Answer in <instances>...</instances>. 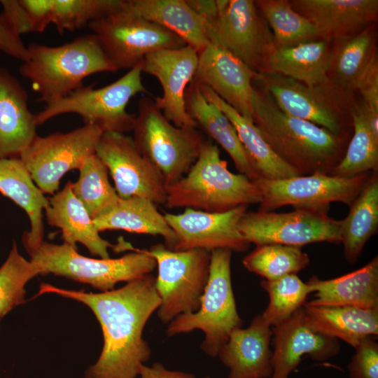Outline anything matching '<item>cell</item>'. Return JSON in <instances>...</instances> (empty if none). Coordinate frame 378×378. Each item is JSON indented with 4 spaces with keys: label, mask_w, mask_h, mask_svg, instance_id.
I'll return each mask as SVG.
<instances>
[{
    "label": "cell",
    "mask_w": 378,
    "mask_h": 378,
    "mask_svg": "<svg viewBox=\"0 0 378 378\" xmlns=\"http://www.w3.org/2000/svg\"><path fill=\"white\" fill-rule=\"evenodd\" d=\"M54 293L88 306L99 321L104 344L84 378H136L150 358L144 327L160 304L155 278L148 274L117 289L99 293L67 290L41 284L37 296Z\"/></svg>",
    "instance_id": "cell-1"
},
{
    "label": "cell",
    "mask_w": 378,
    "mask_h": 378,
    "mask_svg": "<svg viewBox=\"0 0 378 378\" xmlns=\"http://www.w3.org/2000/svg\"><path fill=\"white\" fill-rule=\"evenodd\" d=\"M255 87L253 122L276 155L300 175L330 174L342 159L349 139L284 113Z\"/></svg>",
    "instance_id": "cell-2"
},
{
    "label": "cell",
    "mask_w": 378,
    "mask_h": 378,
    "mask_svg": "<svg viewBox=\"0 0 378 378\" xmlns=\"http://www.w3.org/2000/svg\"><path fill=\"white\" fill-rule=\"evenodd\" d=\"M29 59L19 68L46 104L65 97L82 87L83 80L99 72H114L97 38L92 34L79 36L58 46L31 43Z\"/></svg>",
    "instance_id": "cell-3"
},
{
    "label": "cell",
    "mask_w": 378,
    "mask_h": 378,
    "mask_svg": "<svg viewBox=\"0 0 378 378\" xmlns=\"http://www.w3.org/2000/svg\"><path fill=\"white\" fill-rule=\"evenodd\" d=\"M166 192V208L184 207L211 213L261 202L260 191L254 181L242 174L230 172L227 162L220 158L218 147L209 140H205L188 173L167 186Z\"/></svg>",
    "instance_id": "cell-4"
},
{
    "label": "cell",
    "mask_w": 378,
    "mask_h": 378,
    "mask_svg": "<svg viewBox=\"0 0 378 378\" xmlns=\"http://www.w3.org/2000/svg\"><path fill=\"white\" fill-rule=\"evenodd\" d=\"M255 85L266 92L284 113L311 122L339 136L349 138L357 106L354 91L329 78L307 85L280 74H256Z\"/></svg>",
    "instance_id": "cell-5"
},
{
    "label": "cell",
    "mask_w": 378,
    "mask_h": 378,
    "mask_svg": "<svg viewBox=\"0 0 378 378\" xmlns=\"http://www.w3.org/2000/svg\"><path fill=\"white\" fill-rule=\"evenodd\" d=\"M37 266L39 275L52 274L75 281L87 284L100 292L114 289L119 282H129L152 272L155 259L147 249L117 258H93L80 254L77 248L65 243L57 244L42 241L27 251Z\"/></svg>",
    "instance_id": "cell-6"
},
{
    "label": "cell",
    "mask_w": 378,
    "mask_h": 378,
    "mask_svg": "<svg viewBox=\"0 0 378 378\" xmlns=\"http://www.w3.org/2000/svg\"><path fill=\"white\" fill-rule=\"evenodd\" d=\"M232 253L227 248L211 251L209 278L199 309L176 316L166 330L169 337L202 330L204 340L200 348L212 357L217 356L230 333L242 326L232 287Z\"/></svg>",
    "instance_id": "cell-7"
},
{
    "label": "cell",
    "mask_w": 378,
    "mask_h": 378,
    "mask_svg": "<svg viewBox=\"0 0 378 378\" xmlns=\"http://www.w3.org/2000/svg\"><path fill=\"white\" fill-rule=\"evenodd\" d=\"M141 74L142 62L102 88L83 85L65 97L46 104L35 114L36 123L38 126L57 115L76 113L85 125H94L103 133L132 131L136 116L127 111V106L136 94H149L142 83Z\"/></svg>",
    "instance_id": "cell-8"
},
{
    "label": "cell",
    "mask_w": 378,
    "mask_h": 378,
    "mask_svg": "<svg viewBox=\"0 0 378 378\" xmlns=\"http://www.w3.org/2000/svg\"><path fill=\"white\" fill-rule=\"evenodd\" d=\"M136 116V148L160 171L166 187L178 181L197 160L205 139L195 127L173 125L151 98L139 101Z\"/></svg>",
    "instance_id": "cell-9"
},
{
    "label": "cell",
    "mask_w": 378,
    "mask_h": 378,
    "mask_svg": "<svg viewBox=\"0 0 378 378\" xmlns=\"http://www.w3.org/2000/svg\"><path fill=\"white\" fill-rule=\"evenodd\" d=\"M147 252L158 268L159 319L168 324L181 314L196 312L209 278L211 252L201 248L176 251L162 244L153 245Z\"/></svg>",
    "instance_id": "cell-10"
},
{
    "label": "cell",
    "mask_w": 378,
    "mask_h": 378,
    "mask_svg": "<svg viewBox=\"0 0 378 378\" xmlns=\"http://www.w3.org/2000/svg\"><path fill=\"white\" fill-rule=\"evenodd\" d=\"M88 27L117 71L134 68L155 51L186 46L176 34L136 14L128 0L122 8L92 21Z\"/></svg>",
    "instance_id": "cell-11"
},
{
    "label": "cell",
    "mask_w": 378,
    "mask_h": 378,
    "mask_svg": "<svg viewBox=\"0 0 378 378\" xmlns=\"http://www.w3.org/2000/svg\"><path fill=\"white\" fill-rule=\"evenodd\" d=\"M370 173L340 177L316 173L281 179L259 178L254 181L261 193L258 211H272L284 206L328 211L332 202L349 206L364 188Z\"/></svg>",
    "instance_id": "cell-12"
},
{
    "label": "cell",
    "mask_w": 378,
    "mask_h": 378,
    "mask_svg": "<svg viewBox=\"0 0 378 378\" xmlns=\"http://www.w3.org/2000/svg\"><path fill=\"white\" fill-rule=\"evenodd\" d=\"M102 133L94 125H84L68 132L37 135L19 158L41 192L53 195L62 177L71 170H78L95 153Z\"/></svg>",
    "instance_id": "cell-13"
},
{
    "label": "cell",
    "mask_w": 378,
    "mask_h": 378,
    "mask_svg": "<svg viewBox=\"0 0 378 378\" xmlns=\"http://www.w3.org/2000/svg\"><path fill=\"white\" fill-rule=\"evenodd\" d=\"M249 244H278L302 247L316 242L340 243V220L323 210L296 209L293 211H246L238 225Z\"/></svg>",
    "instance_id": "cell-14"
},
{
    "label": "cell",
    "mask_w": 378,
    "mask_h": 378,
    "mask_svg": "<svg viewBox=\"0 0 378 378\" xmlns=\"http://www.w3.org/2000/svg\"><path fill=\"white\" fill-rule=\"evenodd\" d=\"M216 21L206 28L210 42L224 48L259 74L274 48L273 35L253 0H216Z\"/></svg>",
    "instance_id": "cell-15"
},
{
    "label": "cell",
    "mask_w": 378,
    "mask_h": 378,
    "mask_svg": "<svg viewBox=\"0 0 378 378\" xmlns=\"http://www.w3.org/2000/svg\"><path fill=\"white\" fill-rule=\"evenodd\" d=\"M95 154L106 166L122 199L146 198L164 204L166 184L156 167L136 148L133 138L124 133H102Z\"/></svg>",
    "instance_id": "cell-16"
},
{
    "label": "cell",
    "mask_w": 378,
    "mask_h": 378,
    "mask_svg": "<svg viewBox=\"0 0 378 378\" xmlns=\"http://www.w3.org/2000/svg\"><path fill=\"white\" fill-rule=\"evenodd\" d=\"M248 206H239L221 213L186 208L182 214L164 212V216L174 232V250L201 248L209 252L219 248L243 252L249 248L238 225Z\"/></svg>",
    "instance_id": "cell-17"
},
{
    "label": "cell",
    "mask_w": 378,
    "mask_h": 378,
    "mask_svg": "<svg viewBox=\"0 0 378 378\" xmlns=\"http://www.w3.org/2000/svg\"><path fill=\"white\" fill-rule=\"evenodd\" d=\"M197 65L198 52L187 45L155 51L142 61V73L157 78L162 88V96L154 99L156 106L178 127H197L185 102L186 90L193 80Z\"/></svg>",
    "instance_id": "cell-18"
},
{
    "label": "cell",
    "mask_w": 378,
    "mask_h": 378,
    "mask_svg": "<svg viewBox=\"0 0 378 378\" xmlns=\"http://www.w3.org/2000/svg\"><path fill=\"white\" fill-rule=\"evenodd\" d=\"M255 74L228 50L210 42L198 53L193 80L209 87L237 113L253 122Z\"/></svg>",
    "instance_id": "cell-19"
},
{
    "label": "cell",
    "mask_w": 378,
    "mask_h": 378,
    "mask_svg": "<svg viewBox=\"0 0 378 378\" xmlns=\"http://www.w3.org/2000/svg\"><path fill=\"white\" fill-rule=\"evenodd\" d=\"M272 330L274 350L270 378H288L305 355L314 360L324 361L340 350L337 339L313 329L305 317L303 306Z\"/></svg>",
    "instance_id": "cell-20"
},
{
    "label": "cell",
    "mask_w": 378,
    "mask_h": 378,
    "mask_svg": "<svg viewBox=\"0 0 378 378\" xmlns=\"http://www.w3.org/2000/svg\"><path fill=\"white\" fill-rule=\"evenodd\" d=\"M272 336L270 326L260 314L248 328L234 330L217 355L230 370L227 378H270Z\"/></svg>",
    "instance_id": "cell-21"
},
{
    "label": "cell",
    "mask_w": 378,
    "mask_h": 378,
    "mask_svg": "<svg viewBox=\"0 0 378 378\" xmlns=\"http://www.w3.org/2000/svg\"><path fill=\"white\" fill-rule=\"evenodd\" d=\"M291 6L309 19L321 38L333 41L354 35L373 24L377 0H292Z\"/></svg>",
    "instance_id": "cell-22"
},
{
    "label": "cell",
    "mask_w": 378,
    "mask_h": 378,
    "mask_svg": "<svg viewBox=\"0 0 378 378\" xmlns=\"http://www.w3.org/2000/svg\"><path fill=\"white\" fill-rule=\"evenodd\" d=\"M28 98L18 79L0 67V158H19L38 135Z\"/></svg>",
    "instance_id": "cell-23"
},
{
    "label": "cell",
    "mask_w": 378,
    "mask_h": 378,
    "mask_svg": "<svg viewBox=\"0 0 378 378\" xmlns=\"http://www.w3.org/2000/svg\"><path fill=\"white\" fill-rule=\"evenodd\" d=\"M48 205L44 210L49 225L61 230L65 243L76 248V244L84 245L93 255L108 258V248H117L103 239L94 220L72 190V181H68L60 191L48 197Z\"/></svg>",
    "instance_id": "cell-24"
},
{
    "label": "cell",
    "mask_w": 378,
    "mask_h": 378,
    "mask_svg": "<svg viewBox=\"0 0 378 378\" xmlns=\"http://www.w3.org/2000/svg\"><path fill=\"white\" fill-rule=\"evenodd\" d=\"M185 102L188 113L197 127L228 153L237 171L251 181L260 178L231 121L216 105L206 99L193 80L186 90Z\"/></svg>",
    "instance_id": "cell-25"
},
{
    "label": "cell",
    "mask_w": 378,
    "mask_h": 378,
    "mask_svg": "<svg viewBox=\"0 0 378 378\" xmlns=\"http://www.w3.org/2000/svg\"><path fill=\"white\" fill-rule=\"evenodd\" d=\"M307 284L316 293L307 304L378 309V257L340 277L321 280L313 276Z\"/></svg>",
    "instance_id": "cell-26"
},
{
    "label": "cell",
    "mask_w": 378,
    "mask_h": 378,
    "mask_svg": "<svg viewBox=\"0 0 378 378\" xmlns=\"http://www.w3.org/2000/svg\"><path fill=\"white\" fill-rule=\"evenodd\" d=\"M0 192L29 218L30 229L22 239L26 251L36 246L43 240V212L49 202L20 158H0Z\"/></svg>",
    "instance_id": "cell-27"
},
{
    "label": "cell",
    "mask_w": 378,
    "mask_h": 378,
    "mask_svg": "<svg viewBox=\"0 0 378 378\" xmlns=\"http://www.w3.org/2000/svg\"><path fill=\"white\" fill-rule=\"evenodd\" d=\"M332 41L320 38L293 46L273 48L265 57L260 73L280 74L307 85L326 82Z\"/></svg>",
    "instance_id": "cell-28"
},
{
    "label": "cell",
    "mask_w": 378,
    "mask_h": 378,
    "mask_svg": "<svg viewBox=\"0 0 378 378\" xmlns=\"http://www.w3.org/2000/svg\"><path fill=\"white\" fill-rule=\"evenodd\" d=\"M305 317L316 332L340 339L353 347L378 335V309L349 306L303 305Z\"/></svg>",
    "instance_id": "cell-29"
},
{
    "label": "cell",
    "mask_w": 378,
    "mask_h": 378,
    "mask_svg": "<svg viewBox=\"0 0 378 378\" xmlns=\"http://www.w3.org/2000/svg\"><path fill=\"white\" fill-rule=\"evenodd\" d=\"M99 232L121 230L131 233L161 236L164 245L174 250L176 237L164 214L150 200L141 197H120L107 212L94 219Z\"/></svg>",
    "instance_id": "cell-30"
},
{
    "label": "cell",
    "mask_w": 378,
    "mask_h": 378,
    "mask_svg": "<svg viewBox=\"0 0 378 378\" xmlns=\"http://www.w3.org/2000/svg\"><path fill=\"white\" fill-rule=\"evenodd\" d=\"M132 9L182 38L198 53L209 43L206 25L186 0H128Z\"/></svg>",
    "instance_id": "cell-31"
},
{
    "label": "cell",
    "mask_w": 378,
    "mask_h": 378,
    "mask_svg": "<svg viewBox=\"0 0 378 378\" xmlns=\"http://www.w3.org/2000/svg\"><path fill=\"white\" fill-rule=\"evenodd\" d=\"M197 84L206 99L216 105L231 121L260 178L281 179L301 176L276 155L252 121L237 113L209 87Z\"/></svg>",
    "instance_id": "cell-32"
},
{
    "label": "cell",
    "mask_w": 378,
    "mask_h": 378,
    "mask_svg": "<svg viewBox=\"0 0 378 378\" xmlns=\"http://www.w3.org/2000/svg\"><path fill=\"white\" fill-rule=\"evenodd\" d=\"M340 220V243L346 260L355 263L378 230V171L371 172L360 193Z\"/></svg>",
    "instance_id": "cell-33"
},
{
    "label": "cell",
    "mask_w": 378,
    "mask_h": 378,
    "mask_svg": "<svg viewBox=\"0 0 378 378\" xmlns=\"http://www.w3.org/2000/svg\"><path fill=\"white\" fill-rule=\"evenodd\" d=\"M377 56L374 24L354 35L333 40L328 78L340 87L354 91L358 80Z\"/></svg>",
    "instance_id": "cell-34"
},
{
    "label": "cell",
    "mask_w": 378,
    "mask_h": 378,
    "mask_svg": "<svg viewBox=\"0 0 378 378\" xmlns=\"http://www.w3.org/2000/svg\"><path fill=\"white\" fill-rule=\"evenodd\" d=\"M255 4L273 35L274 48H281L321 38L317 28L287 0H258Z\"/></svg>",
    "instance_id": "cell-35"
},
{
    "label": "cell",
    "mask_w": 378,
    "mask_h": 378,
    "mask_svg": "<svg viewBox=\"0 0 378 378\" xmlns=\"http://www.w3.org/2000/svg\"><path fill=\"white\" fill-rule=\"evenodd\" d=\"M72 190L94 220L110 210L119 200L108 180V170L94 153L83 163Z\"/></svg>",
    "instance_id": "cell-36"
},
{
    "label": "cell",
    "mask_w": 378,
    "mask_h": 378,
    "mask_svg": "<svg viewBox=\"0 0 378 378\" xmlns=\"http://www.w3.org/2000/svg\"><path fill=\"white\" fill-rule=\"evenodd\" d=\"M309 262V255L302 251V247L278 244L256 245L242 260L246 270L267 280L297 274Z\"/></svg>",
    "instance_id": "cell-37"
},
{
    "label": "cell",
    "mask_w": 378,
    "mask_h": 378,
    "mask_svg": "<svg viewBox=\"0 0 378 378\" xmlns=\"http://www.w3.org/2000/svg\"><path fill=\"white\" fill-rule=\"evenodd\" d=\"M352 136L344 155L330 175L351 177L378 171V139L370 130L358 106L352 113Z\"/></svg>",
    "instance_id": "cell-38"
},
{
    "label": "cell",
    "mask_w": 378,
    "mask_h": 378,
    "mask_svg": "<svg viewBox=\"0 0 378 378\" xmlns=\"http://www.w3.org/2000/svg\"><path fill=\"white\" fill-rule=\"evenodd\" d=\"M260 286L268 293L270 301L261 315L265 322L274 327L290 317L306 303L312 288L295 274L275 279H263Z\"/></svg>",
    "instance_id": "cell-39"
},
{
    "label": "cell",
    "mask_w": 378,
    "mask_h": 378,
    "mask_svg": "<svg viewBox=\"0 0 378 378\" xmlns=\"http://www.w3.org/2000/svg\"><path fill=\"white\" fill-rule=\"evenodd\" d=\"M38 275L37 266L19 253L13 240L8 257L0 267V319L25 302V286Z\"/></svg>",
    "instance_id": "cell-40"
},
{
    "label": "cell",
    "mask_w": 378,
    "mask_h": 378,
    "mask_svg": "<svg viewBox=\"0 0 378 378\" xmlns=\"http://www.w3.org/2000/svg\"><path fill=\"white\" fill-rule=\"evenodd\" d=\"M126 0H54L52 23L59 34L74 31L120 9Z\"/></svg>",
    "instance_id": "cell-41"
},
{
    "label": "cell",
    "mask_w": 378,
    "mask_h": 378,
    "mask_svg": "<svg viewBox=\"0 0 378 378\" xmlns=\"http://www.w3.org/2000/svg\"><path fill=\"white\" fill-rule=\"evenodd\" d=\"M347 365L350 378H378V344L374 336L362 340Z\"/></svg>",
    "instance_id": "cell-42"
},
{
    "label": "cell",
    "mask_w": 378,
    "mask_h": 378,
    "mask_svg": "<svg viewBox=\"0 0 378 378\" xmlns=\"http://www.w3.org/2000/svg\"><path fill=\"white\" fill-rule=\"evenodd\" d=\"M0 52L23 62L29 59L27 46L2 13H0Z\"/></svg>",
    "instance_id": "cell-43"
},
{
    "label": "cell",
    "mask_w": 378,
    "mask_h": 378,
    "mask_svg": "<svg viewBox=\"0 0 378 378\" xmlns=\"http://www.w3.org/2000/svg\"><path fill=\"white\" fill-rule=\"evenodd\" d=\"M355 90L369 107L378 111V59L375 57L358 80Z\"/></svg>",
    "instance_id": "cell-44"
},
{
    "label": "cell",
    "mask_w": 378,
    "mask_h": 378,
    "mask_svg": "<svg viewBox=\"0 0 378 378\" xmlns=\"http://www.w3.org/2000/svg\"><path fill=\"white\" fill-rule=\"evenodd\" d=\"M54 0H20L26 9L33 32H43L52 23Z\"/></svg>",
    "instance_id": "cell-45"
},
{
    "label": "cell",
    "mask_w": 378,
    "mask_h": 378,
    "mask_svg": "<svg viewBox=\"0 0 378 378\" xmlns=\"http://www.w3.org/2000/svg\"><path fill=\"white\" fill-rule=\"evenodd\" d=\"M0 4L1 13L18 35L33 32L29 15L20 0H0Z\"/></svg>",
    "instance_id": "cell-46"
},
{
    "label": "cell",
    "mask_w": 378,
    "mask_h": 378,
    "mask_svg": "<svg viewBox=\"0 0 378 378\" xmlns=\"http://www.w3.org/2000/svg\"><path fill=\"white\" fill-rule=\"evenodd\" d=\"M139 378H210L208 376L197 377L192 373L167 369L160 363H154L151 366L141 365Z\"/></svg>",
    "instance_id": "cell-47"
},
{
    "label": "cell",
    "mask_w": 378,
    "mask_h": 378,
    "mask_svg": "<svg viewBox=\"0 0 378 378\" xmlns=\"http://www.w3.org/2000/svg\"><path fill=\"white\" fill-rule=\"evenodd\" d=\"M186 1L204 20L206 29L216 21L218 15L216 0H186Z\"/></svg>",
    "instance_id": "cell-48"
}]
</instances>
